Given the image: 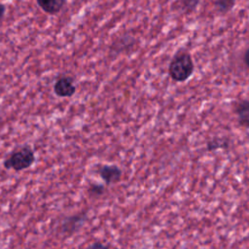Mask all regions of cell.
<instances>
[{"mask_svg": "<svg viewBox=\"0 0 249 249\" xmlns=\"http://www.w3.org/2000/svg\"><path fill=\"white\" fill-rule=\"evenodd\" d=\"M35 162L34 150L29 145H24L15 150L3 161V166L6 169H14L15 171H21L27 169Z\"/></svg>", "mask_w": 249, "mask_h": 249, "instance_id": "2", "label": "cell"}, {"mask_svg": "<svg viewBox=\"0 0 249 249\" xmlns=\"http://www.w3.org/2000/svg\"><path fill=\"white\" fill-rule=\"evenodd\" d=\"M200 0H179V8L185 13L194 12L198 6Z\"/></svg>", "mask_w": 249, "mask_h": 249, "instance_id": "12", "label": "cell"}, {"mask_svg": "<svg viewBox=\"0 0 249 249\" xmlns=\"http://www.w3.org/2000/svg\"><path fill=\"white\" fill-rule=\"evenodd\" d=\"M213 5L219 13L226 14L232 10L235 5V0H214Z\"/></svg>", "mask_w": 249, "mask_h": 249, "instance_id": "11", "label": "cell"}, {"mask_svg": "<svg viewBox=\"0 0 249 249\" xmlns=\"http://www.w3.org/2000/svg\"><path fill=\"white\" fill-rule=\"evenodd\" d=\"M136 45L137 40L135 37L129 34H124L116 38L110 45V53L114 54L130 53Z\"/></svg>", "mask_w": 249, "mask_h": 249, "instance_id": "4", "label": "cell"}, {"mask_svg": "<svg viewBox=\"0 0 249 249\" xmlns=\"http://www.w3.org/2000/svg\"><path fill=\"white\" fill-rule=\"evenodd\" d=\"M195 71V63L190 52L186 49H179L172 56L168 64V76L177 83H184L189 80Z\"/></svg>", "mask_w": 249, "mask_h": 249, "instance_id": "1", "label": "cell"}, {"mask_svg": "<svg viewBox=\"0 0 249 249\" xmlns=\"http://www.w3.org/2000/svg\"><path fill=\"white\" fill-rule=\"evenodd\" d=\"M5 11H6V7L3 4H0V20L3 18L4 15H5Z\"/></svg>", "mask_w": 249, "mask_h": 249, "instance_id": "13", "label": "cell"}, {"mask_svg": "<svg viewBox=\"0 0 249 249\" xmlns=\"http://www.w3.org/2000/svg\"><path fill=\"white\" fill-rule=\"evenodd\" d=\"M96 173L106 185H112L120 182L123 177V171L117 164H99Z\"/></svg>", "mask_w": 249, "mask_h": 249, "instance_id": "3", "label": "cell"}, {"mask_svg": "<svg viewBox=\"0 0 249 249\" xmlns=\"http://www.w3.org/2000/svg\"><path fill=\"white\" fill-rule=\"evenodd\" d=\"M90 247H92V248H96V247H104V245H103V244H101V243H95V244L90 245Z\"/></svg>", "mask_w": 249, "mask_h": 249, "instance_id": "14", "label": "cell"}, {"mask_svg": "<svg viewBox=\"0 0 249 249\" xmlns=\"http://www.w3.org/2000/svg\"><path fill=\"white\" fill-rule=\"evenodd\" d=\"M37 5L48 15H57L65 5V0H36Z\"/></svg>", "mask_w": 249, "mask_h": 249, "instance_id": "8", "label": "cell"}, {"mask_svg": "<svg viewBox=\"0 0 249 249\" xmlns=\"http://www.w3.org/2000/svg\"><path fill=\"white\" fill-rule=\"evenodd\" d=\"M53 92L58 97H71L76 92V86L72 77L62 75L55 81L53 85Z\"/></svg>", "mask_w": 249, "mask_h": 249, "instance_id": "5", "label": "cell"}, {"mask_svg": "<svg viewBox=\"0 0 249 249\" xmlns=\"http://www.w3.org/2000/svg\"><path fill=\"white\" fill-rule=\"evenodd\" d=\"M230 147V139L226 137H213L206 143L208 152H215L219 149H228Z\"/></svg>", "mask_w": 249, "mask_h": 249, "instance_id": "9", "label": "cell"}, {"mask_svg": "<svg viewBox=\"0 0 249 249\" xmlns=\"http://www.w3.org/2000/svg\"><path fill=\"white\" fill-rule=\"evenodd\" d=\"M86 220L85 213L82 214H74L66 217L61 223V231L66 234H73L84 225Z\"/></svg>", "mask_w": 249, "mask_h": 249, "instance_id": "7", "label": "cell"}, {"mask_svg": "<svg viewBox=\"0 0 249 249\" xmlns=\"http://www.w3.org/2000/svg\"><path fill=\"white\" fill-rule=\"evenodd\" d=\"M232 112L236 116L237 123L240 126L248 128L249 126V100L247 98L237 100L233 103Z\"/></svg>", "mask_w": 249, "mask_h": 249, "instance_id": "6", "label": "cell"}, {"mask_svg": "<svg viewBox=\"0 0 249 249\" xmlns=\"http://www.w3.org/2000/svg\"><path fill=\"white\" fill-rule=\"evenodd\" d=\"M106 192L105 186L103 184L100 183H96V182H91L89 184L88 189H87V193L89 195V196L92 197V198H99L101 197Z\"/></svg>", "mask_w": 249, "mask_h": 249, "instance_id": "10", "label": "cell"}]
</instances>
